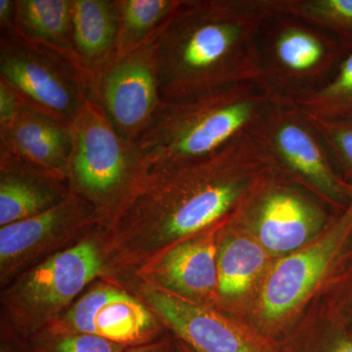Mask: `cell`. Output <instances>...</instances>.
<instances>
[{
    "label": "cell",
    "mask_w": 352,
    "mask_h": 352,
    "mask_svg": "<svg viewBox=\"0 0 352 352\" xmlns=\"http://www.w3.org/2000/svg\"><path fill=\"white\" fill-rule=\"evenodd\" d=\"M0 80L24 105L69 126L89 99V82L82 69L15 31L0 36Z\"/></svg>",
    "instance_id": "cell-7"
},
{
    "label": "cell",
    "mask_w": 352,
    "mask_h": 352,
    "mask_svg": "<svg viewBox=\"0 0 352 352\" xmlns=\"http://www.w3.org/2000/svg\"><path fill=\"white\" fill-rule=\"evenodd\" d=\"M134 295L195 352H268L205 305L134 282Z\"/></svg>",
    "instance_id": "cell-13"
},
{
    "label": "cell",
    "mask_w": 352,
    "mask_h": 352,
    "mask_svg": "<svg viewBox=\"0 0 352 352\" xmlns=\"http://www.w3.org/2000/svg\"><path fill=\"white\" fill-rule=\"evenodd\" d=\"M270 103L254 82L163 102L138 145L149 168L206 157L249 131Z\"/></svg>",
    "instance_id": "cell-3"
},
{
    "label": "cell",
    "mask_w": 352,
    "mask_h": 352,
    "mask_svg": "<svg viewBox=\"0 0 352 352\" xmlns=\"http://www.w3.org/2000/svg\"><path fill=\"white\" fill-rule=\"evenodd\" d=\"M340 183H342L344 194H346L347 198L351 199L352 203V183L344 182L342 179H340Z\"/></svg>",
    "instance_id": "cell-30"
},
{
    "label": "cell",
    "mask_w": 352,
    "mask_h": 352,
    "mask_svg": "<svg viewBox=\"0 0 352 352\" xmlns=\"http://www.w3.org/2000/svg\"><path fill=\"white\" fill-rule=\"evenodd\" d=\"M258 0H182L155 38L162 101L258 83Z\"/></svg>",
    "instance_id": "cell-2"
},
{
    "label": "cell",
    "mask_w": 352,
    "mask_h": 352,
    "mask_svg": "<svg viewBox=\"0 0 352 352\" xmlns=\"http://www.w3.org/2000/svg\"><path fill=\"white\" fill-rule=\"evenodd\" d=\"M22 105V102L12 88L0 80V129L12 124Z\"/></svg>",
    "instance_id": "cell-26"
},
{
    "label": "cell",
    "mask_w": 352,
    "mask_h": 352,
    "mask_svg": "<svg viewBox=\"0 0 352 352\" xmlns=\"http://www.w3.org/2000/svg\"><path fill=\"white\" fill-rule=\"evenodd\" d=\"M17 0H0V30L1 32L15 29Z\"/></svg>",
    "instance_id": "cell-27"
},
{
    "label": "cell",
    "mask_w": 352,
    "mask_h": 352,
    "mask_svg": "<svg viewBox=\"0 0 352 352\" xmlns=\"http://www.w3.org/2000/svg\"><path fill=\"white\" fill-rule=\"evenodd\" d=\"M261 193L254 205L258 242L274 254L298 250L319 231L325 214L302 192L278 182L276 171L258 184Z\"/></svg>",
    "instance_id": "cell-14"
},
{
    "label": "cell",
    "mask_w": 352,
    "mask_h": 352,
    "mask_svg": "<svg viewBox=\"0 0 352 352\" xmlns=\"http://www.w3.org/2000/svg\"><path fill=\"white\" fill-rule=\"evenodd\" d=\"M104 280L80 296L54 326L124 347L160 339L164 325L147 305L122 285Z\"/></svg>",
    "instance_id": "cell-11"
},
{
    "label": "cell",
    "mask_w": 352,
    "mask_h": 352,
    "mask_svg": "<svg viewBox=\"0 0 352 352\" xmlns=\"http://www.w3.org/2000/svg\"><path fill=\"white\" fill-rule=\"evenodd\" d=\"M349 51L332 34L291 16H268L258 34V85L270 103L298 105L325 87Z\"/></svg>",
    "instance_id": "cell-5"
},
{
    "label": "cell",
    "mask_w": 352,
    "mask_h": 352,
    "mask_svg": "<svg viewBox=\"0 0 352 352\" xmlns=\"http://www.w3.org/2000/svg\"><path fill=\"white\" fill-rule=\"evenodd\" d=\"M267 16H291L329 32L352 52V0H258Z\"/></svg>",
    "instance_id": "cell-22"
},
{
    "label": "cell",
    "mask_w": 352,
    "mask_h": 352,
    "mask_svg": "<svg viewBox=\"0 0 352 352\" xmlns=\"http://www.w3.org/2000/svg\"><path fill=\"white\" fill-rule=\"evenodd\" d=\"M103 217L82 197L69 192L54 207L0 228V281L18 275L48 256L75 245L94 231Z\"/></svg>",
    "instance_id": "cell-9"
},
{
    "label": "cell",
    "mask_w": 352,
    "mask_h": 352,
    "mask_svg": "<svg viewBox=\"0 0 352 352\" xmlns=\"http://www.w3.org/2000/svg\"><path fill=\"white\" fill-rule=\"evenodd\" d=\"M72 132L67 173L69 190L107 219L149 166L138 143L122 138L90 99L78 113Z\"/></svg>",
    "instance_id": "cell-6"
},
{
    "label": "cell",
    "mask_w": 352,
    "mask_h": 352,
    "mask_svg": "<svg viewBox=\"0 0 352 352\" xmlns=\"http://www.w3.org/2000/svg\"><path fill=\"white\" fill-rule=\"evenodd\" d=\"M351 234L352 203L318 240L274 266L261 292L264 319L276 321L302 302L324 276Z\"/></svg>",
    "instance_id": "cell-12"
},
{
    "label": "cell",
    "mask_w": 352,
    "mask_h": 352,
    "mask_svg": "<svg viewBox=\"0 0 352 352\" xmlns=\"http://www.w3.org/2000/svg\"><path fill=\"white\" fill-rule=\"evenodd\" d=\"M72 126L23 104L11 126L0 129V154L19 157L67 177Z\"/></svg>",
    "instance_id": "cell-17"
},
{
    "label": "cell",
    "mask_w": 352,
    "mask_h": 352,
    "mask_svg": "<svg viewBox=\"0 0 352 352\" xmlns=\"http://www.w3.org/2000/svg\"><path fill=\"white\" fill-rule=\"evenodd\" d=\"M13 352H124L126 347L108 340L51 326L28 339H9Z\"/></svg>",
    "instance_id": "cell-24"
},
{
    "label": "cell",
    "mask_w": 352,
    "mask_h": 352,
    "mask_svg": "<svg viewBox=\"0 0 352 352\" xmlns=\"http://www.w3.org/2000/svg\"><path fill=\"white\" fill-rule=\"evenodd\" d=\"M124 352H177V349H176V342L173 344L168 338L161 337L149 344L126 347Z\"/></svg>",
    "instance_id": "cell-28"
},
{
    "label": "cell",
    "mask_w": 352,
    "mask_h": 352,
    "mask_svg": "<svg viewBox=\"0 0 352 352\" xmlns=\"http://www.w3.org/2000/svg\"><path fill=\"white\" fill-rule=\"evenodd\" d=\"M308 118L323 141L333 166H339L347 178H352V119Z\"/></svg>",
    "instance_id": "cell-25"
},
{
    "label": "cell",
    "mask_w": 352,
    "mask_h": 352,
    "mask_svg": "<svg viewBox=\"0 0 352 352\" xmlns=\"http://www.w3.org/2000/svg\"><path fill=\"white\" fill-rule=\"evenodd\" d=\"M1 352H13L12 349H11V347H8L7 344H6V346H2Z\"/></svg>",
    "instance_id": "cell-32"
},
{
    "label": "cell",
    "mask_w": 352,
    "mask_h": 352,
    "mask_svg": "<svg viewBox=\"0 0 352 352\" xmlns=\"http://www.w3.org/2000/svg\"><path fill=\"white\" fill-rule=\"evenodd\" d=\"M69 192L64 175L0 154V226L41 214L63 201Z\"/></svg>",
    "instance_id": "cell-16"
},
{
    "label": "cell",
    "mask_w": 352,
    "mask_h": 352,
    "mask_svg": "<svg viewBox=\"0 0 352 352\" xmlns=\"http://www.w3.org/2000/svg\"><path fill=\"white\" fill-rule=\"evenodd\" d=\"M248 133L276 173L303 183L333 205H340L346 197L323 141L298 106L268 104Z\"/></svg>",
    "instance_id": "cell-8"
},
{
    "label": "cell",
    "mask_w": 352,
    "mask_h": 352,
    "mask_svg": "<svg viewBox=\"0 0 352 352\" xmlns=\"http://www.w3.org/2000/svg\"><path fill=\"white\" fill-rule=\"evenodd\" d=\"M95 229L6 286L1 308L6 338L28 339L54 325L88 285L104 277L105 266Z\"/></svg>",
    "instance_id": "cell-4"
},
{
    "label": "cell",
    "mask_w": 352,
    "mask_h": 352,
    "mask_svg": "<svg viewBox=\"0 0 352 352\" xmlns=\"http://www.w3.org/2000/svg\"><path fill=\"white\" fill-rule=\"evenodd\" d=\"M219 226L177 243L133 273L146 285L197 302L217 291V238Z\"/></svg>",
    "instance_id": "cell-15"
},
{
    "label": "cell",
    "mask_w": 352,
    "mask_h": 352,
    "mask_svg": "<svg viewBox=\"0 0 352 352\" xmlns=\"http://www.w3.org/2000/svg\"><path fill=\"white\" fill-rule=\"evenodd\" d=\"M273 170L248 131L208 156L146 168L95 230L103 278L122 281L177 243L219 226Z\"/></svg>",
    "instance_id": "cell-1"
},
{
    "label": "cell",
    "mask_w": 352,
    "mask_h": 352,
    "mask_svg": "<svg viewBox=\"0 0 352 352\" xmlns=\"http://www.w3.org/2000/svg\"><path fill=\"white\" fill-rule=\"evenodd\" d=\"M176 349H177V352H195L191 347H189L179 340H177V342H176Z\"/></svg>",
    "instance_id": "cell-31"
},
{
    "label": "cell",
    "mask_w": 352,
    "mask_h": 352,
    "mask_svg": "<svg viewBox=\"0 0 352 352\" xmlns=\"http://www.w3.org/2000/svg\"><path fill=\"white\" fill-rule=\"evenodd\" d=\"M314 352H352V339L344 336L332 338L315 347Z\"/></svg>",
    "instance_id": "cell-29"
},
{
    "label": "cell",
    "mask_w": 352,
    "mask_h": 352,
    "mask_svg": "<svg viewBox=\"0 0 352 352\" xmlns=\"http://www.w3.org/2000/svg\"><path fill=\"white\" fill-rule=\"evenodd\" d=\"M154 41L115 57L89 88L90 100L132 143H138L163 103Z\"/></svg>",
    "instance_id": "cell-10"
},
{
    "label": "cell",
    "mask_w": 352,
    "mask_h": 352,
    "mask_svg": "<svg viewBox=\"0 0 352 352\" xmlns=\"http://www.w3.org/2000/svg\"><path fill=\"white\" fill-rule=\"evenodd\" d=\"M13 31L67 58L85 73L74 44L72 0H17Z\"/></svg>",
    "instance_id": "cell-19"
},
{
    "label": "cell",
    "mask_w": 352,
    "mask_h": 352,
    "mask_svg": "<svg viewBox=\"0 0 352 352\" xmlns=\"http://www.w3.org/2000/svg\"><path fill=\"white\" fill-rule=\"evenodd\" d=\"M266 263L265 249L247 236L227 238L217 254V292L236 298L249 291Z\"/></svg>",
    "instance_id": "cell-21"
},
{
    "label": "cell",
    "mask_w": 352,
    "mask_h": 352,
    "mask_svg": "<svg viewBox=\"0 0 352 352\" xmlns=\"http://www.w3.org/2000/svg\"><path fill=\"white\" fill-rule=\"evenodd\" d=\"M303 113L325 120L352 119V52L319 91L298 104Z\"/></svg>",
    "instance_id": "cell-23"
},
{
    "label": "cell",
    "mask_w": 352,
    "mask_h": 352,
    "mask_svg": "<svg viewBox=\"0 0 352 352\" xmlns=\"http://www.w3.org/2000/svg\"><path fill=\"white\" fill-rule=\"evenodd\" d=\"M119 16L116 57L142 47L157 38L182 0H116Z\"/></svg>",
    "instance_id": "cell-20"
},
{
    "label": "cell",
    "mask_w": 352,
    "mask_h": 352,
    "mask_svg": "<svg viewBox=\"0 0 352 352\" xmlns=\"http://www.w3.org/2000/svg\"><path fill=\"white\" fill-rule=\"evenodd\" d=\"M74 44L89 82L116 57L119 16L116 0H72Z\"/></svg>",
    "instance_id": "cell-18"
}]
</instances>
